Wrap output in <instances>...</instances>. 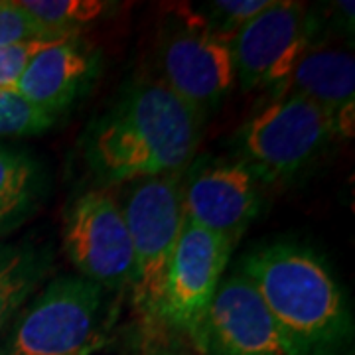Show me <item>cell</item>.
<instances>
[{"label":"cell","mask_w":355,"mask_h":355,"mask_svg":"<svg viewBox=\"0 0 355 355\" xmlns=\"http://www.w3.org/2000/svg\"><path fill=\"white\" fill-rule=\"evenodd\" d=\"M203 123L160 79H144L89 127L83 154L105 186L174 174L196 158Z\"/></svg>","instance_id":"1"},{"label":"cell","mask_w":355,"mask_h":355,"mask_svg":"<svg viewBox=\"0 0 355 355\" xmlns=\"http://www.w3.org/2000/svg\"><path fill=\"white\" fill-rule=\"evenodd\" d=\"M239 272L253 284L294 355H347L354 316L340 282L312 249L275 243L245 254Z\"/></svg>","instance_id":"2"},{"label":"cell","mask_w":355,"mask_h":355,"mask_svg":"<svg viewBox=\"0 0 355 355\" xmlns=\"http://www.w3.org/2000/svg\"><path fill=\"white\" fill-rule=\"evenodd\" d=\"M182 172L128 182L116 200L132 245V306L146 340L162 336L160 312L166 277L184 221Z\"/></svg>","instance_id":"3"},{"label":"cell","mask_w":355,"mask_h":355,"mask_svg":"<svg viewBox=\"0 0 355 355\" xmlns=\"http://www.w3.org/2000/svg\"><path fill=\"white\" fill-rule=\"evenodd\" d=\"M107 291L79 275H62L20 310L0 355H91L107 342Z\"/></svg>","instance_id":"4"},{"label":"cell","mask_w":355,"mask_h":355,"mask_svg":"<svg viewBox=\"0 0 355 355\" xmlns=\"http://www.w3.org/2000/svg\"><path fill=\"white\" fill-rule=\"evenodd\" d=\"M336 116L300 95H282L237 132V156L268 186L302 172L338 135Z\"/></svg>","instance_id":"5"},{"label":"cell","mask_w":355,"mask_h":355,"mask_svg":"<svg viewBox=\"0 0 355 355\" xmlns=\"http://www.w3.org/2000/svg\"><path fill=\"white\" fill-rule=\"evenodd\" d=\"M158 64L160 81L203 116L216 111L235 85L229 42L193 10L166 24Z\"/></svg>","instance_id":"6"},{"label":"cell","mask_w":355,"mask_h":355,"mask_svg":"<svg viewBox=\"0 0 355 355\" xmlns=\"http://www.w3.org/2000/svg\"><path fill=\"white\" fill-rule=\"evenodd\" d=\"M233 243L184 217L166 277L160 328L186 336L198 349L203 318L225 272Z\"/></svg>","instance_id":"7"},{"label":"cell","mask_w":355,"mask_h":355,"mask_svg":"<svg viewBox=\"0 0 355 355\" xmlns=\"http://www.w3.org/2000/svg\"><path fill=\"white\" fill-rule=\"evenodd\" d=\"M184 217L235 243L263 207V180L239 156L193 158L182 172Z\"/></svg>","instance_id":"8"},{"label":"cell","mask_w":355,"mask_h":355,"mask_svg":"<svg viewBox=\"0 0 355 355\" xmlns=\"http://www.w3.org/2000/svg\"><path fill=\"white\" fill-rule=\"evenodd\" d=\"M314 30L316 22L304 2L272 0L229 42L235 81L243 91H279L304 51L310 50Z\"/></svg>","instance_id":"9"},{"label":"cell","mask_w":355,"mask_h":355,"mask_svg":"<svg viewBox=\"0 0 355 355\" xmlns=\"http://www.w3.org/2000/svg\"><path fill=\"white\" fill-rule=\"evenodd\" d=\"M64 249L79 277L105 291L130 288L132 245L121 205L109 191L89 190L76 198L65 219Z\"/></svg>","instance_id":"10"},{"label":"cell","mask_w":355,"mask_h":355,"mask_svg":"<svg viewBox=\"0 0 355 355\" xmlns=\"http://www.w3.org/2000/svg\"><path fill=\"white\" fill-rule=\"evenodd\" d=\"M203 355H294L261 294L241 272L217 288L203 318Z\"/></svg>","instance_id":"11"},{"label":"cell","mask_w":355,"mask_h":355,"mask_svg":"<svg viewBox=\"0 0 355 355\" xmlns=\"http://www.w3.org/2000/svg\"><path fill=\"white\" fill-rule=\"evenodd\" d=\"M101 71V53L79 36L34 55L16 93L58 119L87 91Z\"/></svg>","instance_id":"12"},{"label":"cell","mask_w":355,"mask_h":355,"mask_svg":"<svg viewBox=\"0 0 355 355\" xmlns=\"http://www.w3.org/2000/svg\"><path fill=\"white\" fill-rule=\"evenodd\" d=\"M300 95L336 116L338 130L352 135L355 58L345 50H306L277 97Z\"/></svg>","instance_id":"13"},{"label":"cell","mask_w":355,"mask_h":355,"mask_svg":"<svg viewBox=\"0 0 355 355\" xmlns=\"http://www.w3.org/2000/svg\"><path fill=\"white\" fill-rule=\"evenodd\" d=\"M46 166L24 148L0 144V237L24 225L46 202Z\"/></svg>","instance_id":"14"},{"label":"cell","mask_w":355,"mask_h":355,"mask_svg":"<svg viewBox=\"0 0 355 355\" xmlns=\"http://www.w3.org/2000/svg\"><path fill=\"white\" fill-rule=\"evenodd\" d=\"M53 266L50 243L26 237L0 243V336L38 291Z\"/></svg>","instance_id":"15"},{"label":"cell","mask_w":355,"mask_h":355,"mask_svg":"<svg viewBox=\"0 0 355 355\" xmlns=\"http://www.w3.org/2000/svg\"><path fill=\"white\" fill-rule=\"evenodd\" d=\"M48 36H79L116 8L105 0H18Z\"/></svg>","instance_id":"16"},{"label":"cell","mask_w":355,"mask_h":355,"mask_svg":"<svg viewBox=\"0 0 355 355\" xmlns=\"http://www.w3.org/2000/svg\"><path fill=\"white\" fill-rule=\"evenodd\" d=\"M55 116L26 101L16 91H0V139L36 137L53 127Z\"/></svg>","instance_id":"17"},{"label":"cell","mask_w":355,"mask_h":355,"mask_svg":"<svg viewBox=\"0 0 355 355\" xmlns=\"http://www.w3.org/2000/svg\"><path fill=\"white\" fill-rule=\"evenodd\" d=\"M270 4L272 0H216L209 2L200 14L217 36L231 42L243 26L257 18Z\"/></svg>","instance_id":"18"},{"label":"cell","mask_w":355,"mask_h":355,"mask_svg":"<svg viewBox=\"0 0 355 355\" xmlns=\"http://www.w3.org/2000/svg\"><path fill=\"white\" fill-rule=\"evenodd\" d=\"M67 38H76V36L26 40V42H18V44L0 46V91H16L20 77L26 71L28 64L34 60V55Z\"/></svg>","instance_id":"19"},{"label":"cell","mask_w":355,"mask_h":355,"mask_svg":"<svg viewBox=\"0 0 355 355\" xmlns=\"http://www.w3.org/2000/svg\"><path fill=\"white\" fill-rule=\"evenodd\" d=\"M40 38H53V36H48L40 28L38 22L20 6V2L0 0V46Z\"/></svg>","instance_id":"20"},{"label":"cell","mask_w":355,"mask_h":355,"mask_svg":"<svg viewBox=\"0 0 355 355\" xmlns=\"http://www.w3.org/2000/svg\"><path fill=\"white\" fill-rule=\"evenodd\" d=\"M146 347H144V352L142 355H188V354H182V352H178L174 347H170V345H166V343H160V340H146Z\"/></svg>","instance_id":"21"}]
</instances>
